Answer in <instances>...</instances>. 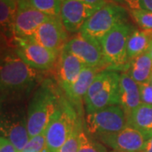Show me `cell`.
<instances>
[{
	"instance_id": "6da1fadb",
	"label": "cell",
	"mask_w": 152,
	"mask_h": 152,
	"mask_svg": "<svg viewBox=\"0 0 152 152\" xmlns=\"http://www.w3.org/2000/svg\"><path fill=\"white\" fill-rule=\"evenodd\" d=\"M37 72L17 55L7 53L0 58V99L14 101L29 93L36 85Z\"/></svg>"
},
{
	"instance_id": "7a4b0ae2",
	"label": "cell",
	"mask_w": 152,
	"mask_h": 152,
	"mask_svg": "<svg viewBox=\"0 0 152 152\" xmlns=\"http://www.w3.org/2000/svg\"><path fill=\"white\" fill-rule=\"evenodd\" d=\"M64 97L51 80H46L31 98L27 109V130L30 139L43 134L51 118L59 108Z\"/></svg>"
},
{
	"instance_id": "3957f363",
	"label": "cell",
	"mask_w": 152,
	"mask_h": 152,
	"mask_svg": "<svg viewBox=\"0 0 152 152\" xmlns=\"http://www.w3.org/2000/svg\"><path fill=\"white\" fill-rule=\"evenodd\" d=\"M0 136L10 141L18 151H22L30 140L27 113L15 101L0 104Z\"/></svg>"
},
{
	"instance_id": "277c9868",
	"label": "cell",
	"mask_w": 152,
	"mask_h": 152,
	"mask_svg": "<svg viewBox=\"0 0 152 152\" xmlns=\"http://www.w3.org/2000/svg\"><path fill=\"white\" fill-rule=\"evenodd\" d=\"M134 29V26L128 21L121 22L99 41L107 64V70L126 72L129 66L127 43Z\"/></svg>"
},
{
	"instance_id": "5b68a950",
	"label": "cell",
	"mask_w": 152,
	"mask_h": 152,
	"mask_svg": "<svg viewBox=\"0 0 152 152\" xmlns=\"http://www.w3.org/2000/svg\"><path fill=\"white\" fill-rule=\"evenodd\" d=\"M80 120L76 108L64 97L59 108L55 113L44 132L49 152H58Z\"/></svg>"
},
{
	"instance_id": "8992f818",
	"label": "cell",
	"mask_w": 152,
	"mask_h": 152,
	"mask_svg": "<svg viewBox=\"0 0 152 152\" xmlns=\"http://www.w3.org/2000/svg\"><path fill=\"white\" fill-rule=\"evenodd\" d=\"M128 14L129 11L123 6L107 2L88 19L80 32L86 37L99 42L118 24L127 21Z\"/></svg>"
},
{
	"instance_id": "52a82bcc",
	"label": "cell",
	"mask_w": 152,
	"mask_h": 152,
	"mask_svg": "<svg viewBox=\"0 0 152 152\" xmlns=\"http://www.w3.org/2000/svg\"><path fill=\"white\" fill-rule=\"evenodd\" d=\"M127 125V116L119 105L86 114V128L88 134L95 136L113 134Z\"/></svg>"
},
{
	"instance_id": "ba28073f",
	"label": "cell",
	"mask_w": 152,
	"mask_h": 152,
	"mask_svg": "<svg viewBox=\"0 0 152 152\" xmlns=\"http://www.w3.org/2000/svg\"><path fill=\"white\" fill-rule=\"evenodd\" d=\"M64 49L77 57L86 66L99 70L107 68L99 42L86 37L80 32L69 39Z\"/></svg>"
},
{
	"instance_id": "9c48e42d",
	"label": "cell",
	"mask_w": 152,
	"mask_h": 152,
	"mask_svg": "<svg viewBox=\"0 0 152 152\" xmlns=\"http://www.w3.org/2000/svg\"><path fill=\"white\" fill-rule=\"evenodd\" d=\"M17 48L15 53L24 62L36 70H48L54 65L56 53L44 48L31 38L15 37Z\"/></svg>"
},
{
	"instance_id": "30bf717a",
	"label": "cell",
	"mask_w": 152,
	"mask_h": 152,
	"mask_svg": "<svg viewBox=\"0 0 152 152\" xmlns=\"http://www.w3.org/2000/svg\"><path fill=\"white\" fill-rule=\"evenodd\" d=\"M13 31L15 37L31 38L43 23L53 17L37 10L27 0H18Z\"/></svg>"
},
{
	"instance_id": "8fae6325",
	"label": "cell",
	"mask_w": 152,
	"mask_h": 152,
	"mask_svg": "<svg viewBox=\"0 0 152 152\" xmlns=\"http://www.w3.org/2000/svg\"><path fill=\"white\" fill-rule=\"evenodd\" d=\"M100 8L82 0H64L62 2L59 17L67 31L80 32L88 19Z\"/></svg>"
},
{
	"instance_id": "7c38bea8",
	"label": "cell",
	"mask_w": 152,
	"mask_h": 152,
	"mask_svg": "<svg viewBox=\"0 0 152 152\" xmlns=\"http://www.w3.org/2000/svg\"><path fill=\"white\" fill-rule=\"evenodd\" d=\"M96 137L117 152H141L147 140L140 131L129 124L118 132Z\"/></svg>"
},
{
	"instance_id": "4fadbf2b",
	"label": "cell",
	"mask_w": 152,
	"mask_h": 152,
	"mask_svg": "<svg viewBox=\"0 0 152 152\" xmlns=\"http://www.w3.org/2000/svg\"><path fill=\"white\" fill-rule=\"evenodd\" d=\"M31 39L57 54L62 52L69 41L67 31L60 17H53L43 23Z\"/></svg>"
},
{
	"instance_id": "5bb4252c",
	"label": "cell",
	"mask_w": 152,
	"mask_h": 152,
	"mask_svg": "<svg viewBox=\"0 0 152 152\" xmlns=\"http://www.w3.org/2000/svg\"><path fill=\"white\" fill-rule=\"evenodd\" d=\"M86 65L69 51L63 49L59 53L58 64V78L63 91L75 81Z\"/></svg>"
},
{
	"instance_id": "9a60e30c",
	"label": "cell",
	"mask_w": 152,
	"mask_h": 152,
	"mask_svg": "<svg viewBox=\"0 0 152 152\" xmlns=\"http://www.w3.org/2000/svg\"><path fill=\"white\" fill-rule=\"evenodd\" d=\"M118 96L119 106L124 111L126 116L142 104L139 84L125 72L120 75Z\"/></svg>"
},
{
	"instance_id": "2e32d148",
	"label": "cell",
	"mask_w": 152,
	"mask_h": 152,
	"mask_svg": "<svg viewBox=\"0 0 152 152\" xmlns=\"http://www.w3.org/2000/svg\"><path fill=\"white\" fill-rule=\"evenodd\" d=\"M101 70L86 66L79 77L64 92L65 93L68 100L75 107H78L79 110L81 106L82 100L85 99L87 91L91 86L93 79Z\"/></svg>"
},
{
	"instance_id": "e0dca14e",
	"label": "cell",
	"mask_w": 152,
	"mask_h": 152,
	"mask_svg": "<svg viewBox=\"0 0 152 152\" xmlns=\"http://www.w3.org/2000/svg\"><path fill=\"white\" fill-rule=\"evenodd\" d=\"M119 79L120 75L110 82L103 90L85 103L86 114L92 113L96 111L106 108L110 106L119 105Z\"/></svg>"
},
{
	"instance_id": "ac0fdd59",
	"label": "cell",
	"mask_w": 152,
	"mask_h": 152,
	"mask_svg": "<svg viewBox=\"0 0 152 152\" xmlns=\"http://www.w3.org/2000/svg\"><path fill=\"white\" fill-rule=\"evenodd\" d=\"M127 124L136 129L146 138L152 137V105L140 104L127 116Z\"/></svg>"
},
{
	"instance_id": "d6986e66",
	"label": "cell",
	"mask_w": 152,
	"mask_h": 152,
	"mask_svg": "<svg viewBox=\"0 0 152 152\" xmlns=\"http://www.w3.org/2000/svg\"><path fill=\"white\" fill-rule=\"evenodd\" d=\"M127 73L138 84L151 81L152 76V59L147 53L140 55L129 63Z\"/></svg>"
},
{
	"instance_id": "ffe728a7",
	"label": "cell",
	"mask_w": 152,
	"mask_h": 152,
	"mask_svg": "<svg viewBox=\"0 0 152 152\" xmlns=\"http://www.w3.org/2000/svg\"><path fill=\"white\" fill-rule=\"evenodd\" d=\"M152 40V31L134 29L127 43V57L129 63L132 59L147 52Z\"/></svg>"
},
{
	"instance_id": "44dd1931",
	"label": "cell",
	"mask_w": 152,
	"mask_h": 152,
	"mask_svg": "<svg viewBox=\"0 0 152 152\" xmlns=\"http://www.w3.org/2000/svg\"><path fill=\"white\" fill-rule=\"evenodd\" d=\"M118 75H119L115 71L104 70L99 72L93 79L92 82L87 91L86 95L84 99L85 103L87 102L88 101H90L92 97H94L102 90H103L110 82L113 81L114 79Z\"/></svg>"
},
{
	"instance_id": "7402d4cb",
	"label": "cell",
	"mask_w": 152,
	"mask_h": 152,
	"mask_svg": "<svg viewBox=\"0 0 152 152\" xmlns=\"http://www.w3.org/2000/svg\"><path fill=\"white\" fill-rule=\"evenodd\" d=\"M17 8V0H0V28L13 30Z\"/></svg>"
},
{
	"instance_id": "603a6c76",
	"label": "cell",
	"mask_w": 152,
	"mask_h": 152,
	"mask_svg": "<svg viewBox=\"0 0 152 152\" xmlns=\"http://www.w3.org/2000/svg\"><path fill=\"white\" fill-rule=\"evenodd\" d=\"M37 10L52 17H59L62 1L59 0H27Z\"/></svg>"
},
{
	"instance_id": "cb8c5ba5",
	"label": "cell",
	"mask_w": 152,
	"mask_h": 152,
	"mask_svg": "<svg viewBox=\"0 0 152 152\" xmlns=\"http://www.w3.org/2000/svg\"><path fill=\"white\" fill-rule=\"evenodd\" d=\"M78 152H107V150L102 144L96 141L93 138L89 136V134L83 128L80 135Z\"/></svg>"
},
{
	"instance_id": "d4e9b609",
	"label": "cell",
	"mask_w": 152,
	"mask_h": 152,
	"mask_svg": "<svg viewBox=\"0 0 152 152\" xmlns=\"http://www.w3.org/2000/svg\"><path fill=\"white\" fill-rule=\"evenodd\" d=\"M83 129V124L81 120L78 122L75 129H73L69 137L67 139L65 143L60 148L58 152H78L80 145V135Z\"/></svg>"
},
{
	"instance_id": "484cf974",
	"label": "cell",
	"mask_w": 152,
	"mask_h": 152,
	"mask_svg": "<svg viewBox=\"0 0 152 152\" xmlns=\"http://www.w3.org/2000/svg\"><path fill=\"white\" fill-rule=\"evenodd\" d=\"M129 11L133 20L141 28V30L152 31V11L132 10Z\"/></svg>"
},
{
	"instance_id": "4316f807",
	"label": "cell",
	"mask_w": 152,
	"mask_h": 152,
	"mask_svg": "<svg viewBox=\"0 0 152 152\" xmlns=\"http://www.w3.org/2000/svg\"><path fill=\"white\" fill-rule=\"evenodd\" d=\"M118 5L123 6L128 10H140L152 11V0H107Z\"/></svg>"
},
{
	"instance_id": "83f0119b",
	"label": "cell",
	"mask_w": 152,
	"mask_h": 152,
	"mask_svg": "<svg viewBox=\"0 0 152 152\" xmlns=\"http://www.w3.org/2000/svg\"><path fill=\"white\" fill-rule=\"evenodd\" d=\"M23 152H49L47 148L45 134H41L39 135L32 137L29 140L26 145L23 149Z\"/></svg>"
},
{
	"instance_id": "f1b7e54d",
	"label": "cell",
	"mask_w": 152,
	"mask_h": 152,
	"mask_svg": "<svg viewBox=\"0 0 152 152\" xmlns=\"http://www.w3.org/2000/svg\"><path fill=\"white\" fill-rule=\"evenodd\" d=\"M140 99L143 104L152 105V84L151 82L139 84Z\"/></svg>"
},
{
	"instance_id": "f546056e",
	"label": "cell",
	"mask_w": 152,
	"mask_h": 152,
	"mask_svg": "<svg viewBox=\"0 0 152 152\" xmlns=\"http://www.w3.org/2000/svg\"><path fill=\"white\" fill-rule=\"evenodd\" d=\"M0 152H18V151L10 141L0 136Z\"/></svg>"
},
{
	"instance_id": "4dcf8cb0",
	"label": "cell",
	"mask_w": 152,
	"mask_h": 152,
	"mask_svg": "<svg viewBox=\"0 0 152 152\" xmlns=\"http://www.w3.org/2000/svg\"><path fill=\"white\" fill-rule=\"evenodd\" d=\"M82 1L86 2L91 5L98 6V7H102L108 2L107 0H82Z\"/></svg>"
},
{
	"instance_id": "1f68e13d",
	"label": "cell",
	"mask_w": 152,
	"mask_h": 152,
	"mask_svg": "<svg viewBox=\"0 0 152 152\" xmlns=\"http://www.w3.org/2000/svg\"><path fill=\"white\" fill-rule=\"evenodd\" d=\"M141 152H152V137L147 140Z\"/></svg>"
},
{
	"instance_id": "d6a6232c",
	"label": "cell",
	"mask_w": 152,
	"mask_h": 152,
	"mask_svg": "<svg viewBox=\"0 0 152 152\" xmlns=\"http://www.w3.org/2000/svg\"><path fill=\"white\" fill-rule=\"evenodd\" d=\"M146 53H148V54L150 55V57L151 58V59H152V40H151V42L150 47H149V48H148V50H147Z\"/></svg>"
},
{
	"instance_id": "836d02e7",
	"label": "cell",
	"mask_w": 152,
	"mask_h": 152,
	"mask_svg": "<svg viewBox=\"0 0 152 152\" xmlns=\"http://www.w3.org/2000/svg\"><path fill=\"white\" fill-rule=\"evenodd\" d=\"M150 82H151V83L152 84V76H151V81H150Z\"/></svg>"
},
{
	"instance_id": "e575fe53",
	"label": "cell",
	"mask_w": 152,
	"mask_h": 152,
	"mask_svg": "<svg viewBox=\"0 0 152 152\" xmlns=\"http://www.w3.org/2000/svg\"><path fill=\"white\" fill-rule=\"evenodd\" d=\"M59 1H62V2H63V1H64V0H59Z\"/></svg>"
},
{
	"instance_id": "d590c367",
	"label": "cell",
	"mask_w": 152,
	"mask_h": 152,
	"mask_svg": "<svg viewBox=\"0 0 152 152\" xmlns=\"http://www.w3.org/2000/svg\"><path fill=\"white\" fill-rule=\"evenodd\" d=\"M18 152H23V151H18Z\"/></svg>"
},
{
	"instance_id": "8d00e7d4",
	"label": "cell",
	"mask_w": 152,
	"mask_h": 152,
	"mask_svg": "<svg viewBox=\"0 0 152 152\" xmlns=\"http://www.w3.org/2000/svg\"><path fill=\"white\" fill-rule=\"evenodd\" d=\"M112 152H117V151H112Z\"/></svg>"
}]
</instances>
